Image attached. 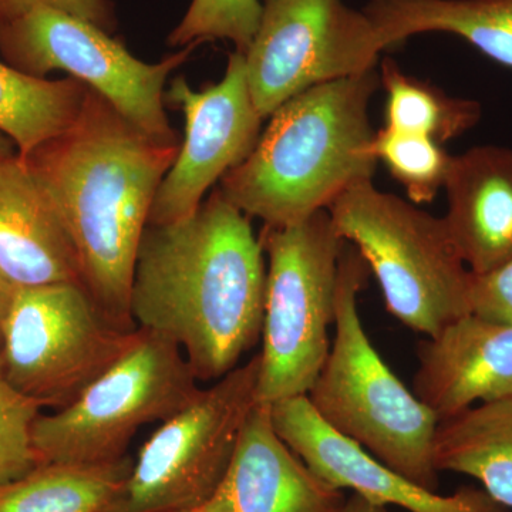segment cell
Returning <instances> with one entry per match:
<instances>
[{
	"label": "cell",
	"instance_id": "15",
	"mask_svg": "<svg viewBox=\"0 0 512 512\" xmlns=\"http://www.w3.org/2000/svg\"><path fill=\"white\" fill-rule=\"evenodd\" d=\"M413 389L439 421L512 400V326L467 315L420 343Z\"/></svg>",
	"mask_w": 512,
	"mask_h": 512
},
{
	"label": "cell",
	"instance_id": "1",
	"mask_svg": "<svg viewBox=\"0 0 512 512\" xmlns=\"http://www.w3.org/2000/svg\"><path fill=\"white\" fill-rule=\"evenodd\" d=\"M249 220L218 188L191 217L148 225L138 248L131 319L173 340L198 382L228 375L262 335L264 248Z\"/></svg>",
	"mask_w": 512,
	"mask_h": 512
},
{
	"label": "cell",
	"instance_id": "27",
	"mask_svg": "<svg viewBox=\"0 0 512 512\" xmlns=\"http://www.w3.org/2000/svg\"><path fill=\"white\" fill-rule=\"evenodd\" d=\"M39 8L69 13L109 33L117 28L116 10L110 0H0V23L10 22Z\"/></svg>",
	"mask_w": 512,
	"mask_h": 512
},
{
	"label": "cell",
	"instance_id": "6",
	"mask_svg": "<svg viewBox=\"0 0 512 512\" xmlns=\"http://www.w3.org/2000/svg\"><path fill=\"white\" fill-rule=\"evenodd\" d=\"M268 255L256 403L306 396L329 355L339 262L346 241L329 211L286 228L265 227Z\"/></svg>",
	"mask_w": 512,
	"mask_h": 512
},
{
	"label": "cell",
	"instance_id": "11",
	"mask_svg": "<svg viewBox=\"0 0 512 512\" xmlns=\"http://www.w3.org/2000/svg\"><path fill=\"white\" fill-rule=\"evenodd\" d=\"M245 53L249 92L262 119L305 90L372 72L387 49L365 10L343 0H265Z\"/></svg>",
	"mask_w": 512,
	"mask_h": 512
},
{
	"label": "cell",
	"instance_id": "3",
	"mask_svg": "<svg viewBox=\"0 0 512 512\" xmlns=\"http://www.w3.org/2000/svg\"><path fill=\"white\" fill-rule=\"evenodd\" d=\"M375 70L312 87L282 104L251 154L225 174L220 190L265 227L286 228L328 211L343 192L372 180L370 101Z\"/></svg>",
	"mask_w": 512,
	"mask_h": 512
},
{
	"label": "cell",
	"instance_id": "7",
	"mask_svg": "<svg viewBox=\"0 0 512 512\" xmlns=\"http://www.w3.org/2000/svg\"><path fill=\"white\" fill-rule=\"evenodd\" d=\"M198 383L173 340L138 329L126 355L74 402L37 416V464H101L127 456L137 431L181 412L201 392Z\"/></svg>",
	"mask_w": 512,
	"mask_h": 512
},
{
	"label": "cell",
	"instance_id": "21",
	"mask_svg": "<svg viewBox=\"0 0 512 512\" xmlns=\"http://www.w3.org/2000/svg\"><path fill=\"white\" fill-rule=\"evenodd\" d=\"M86 84L47 80L19 72L0 60V133L26 160L40 146L72 126L82 110Z\"/></svg>",
	"mask_w": 512,
	"mask_h": 512
},
{
	"label": "cell",
	"instance_id": "16",
	"mask_svg": "<svg viewBox=\"0 0 512 512\" xmlns=\"http://www.w3.org/2000/svg\"><path fill=\"white\" fill-rule=\"evenodd\" d=\"M0 276L13 288L83 285L72 239L19 154L0 157Z\"/></svg>",
	"mask_w": 512,
	"mask_h": 512
},
{
	"label": "cell",
	"instance_id": "10",
	"mask_svg": "<svg viewBox=\"0 0 512 512\" xmlns=\"http://www.w3.org/2000/svg\"><path fill=\"white\" fill-rule=\"evenodd\" d=\"M200 46L192 43L158 63L128 52L109 32L60 10L39 8L0 23V53L29 76L66 72L99 93L144 134L180 144L164 110L168 77Z\"/></svg>",
	"mask_w": 512,
	"mask_h": 512
},
{
	"label": "cell",
	"instance_id": "22",
	"mask_svg": "<svg viewBox=\"0 0 512 512\" xmlns=\"http://www.w3.org/2000/svg\"><path fill=\"white\" fill-rule=\"evenodd\" d=\"M379 74L380 86L387 94L384 127L443 144L463 136L481 119L478 101L448 96L430 83L403 73L393 60H384Z\"/></svg>",
	"mask_w": 512,
	"mask_h": 512
},
{
	"label": "cell",
	"instance_id": "2",
	"mask_svg": "<svg viewBox=\"0 0 512 512\" xmlns=\"http://www.w3.org/2000/svg\"><path fill=\"white\" fill-rule=\"evenodd\" d=\"M180 146L147 136L87 87L72 126L25 160L72 239L84 288L123 330L137 329L130 293L138 248Z\"/></svg>",
	"mask_w": 512,
	"mask_h": 512
},
{
	"label": "cell",
	"instance_id": "29",
	"mask_svg": "<svg viewBox=\"0 0 512 512\" xmlns=\"http://www.w3.org/2000/svg\"><path fill=\"white\" fill-rule=\"evenodd\" d=\"M13 288L5 279L0 276V349H2V326L5 320L6 312H8L10 301H12Z\"/></svg>",
	"mask_w": 512,
	"mask_h": 512
},
{
	"label": "cell",
	"instance_id": "19",
	"mask_svg": "<svg viewBox=\"0 0 512 512\" xmlns=\"http://www.w3.org/2000/svg\"><path fill=\"white\" fill-rule=\"evenodd\" d=\"M440 471L476 478L498 504L512 508V400L478 404L441 420L434 437Z\"/></svg>",
	"mask_w": 512,
	"mask_h": 512
},
{
	"label": "cell",
	"instance_id": "4",
	"mask_svg": "<svg viewBox=\"0 0 512 512\" xmlns=\"http://www.w3.org/2000/svg\"><path fill=\"white\" fill-rule=\"evenodd\" d=\"M367 276L365 259L346 242L339 262L335 339L306 396L330 429L413 483L437 491L434 437L440 421L367 338L357 312V295Z\"/></svg>",
	"mask_w": 512,
	"mask_h": 512
},
{
	"label": "cell",
	"instance_id": "8",
	"mask_svg": "<svg viewBox=\"0 0 512 512\" xmlns=\"http://www.w3.org/2000/svg\"><path fill=\"white\" fill-rule=\"evenodd\" d=\"M83 285L15 288L2 326L0 365L9 383L40 407L74 402L134 345Z\"/></svg>",
	"mask_w": 512,
	"mask_h": 512
},
{
	"label": "cell",
	"instance_id": "13",
	"mask_svg": "<svg viewBox=\"0 0 512 512\" xmlns=\"http://www.w3.org/2000/svg\"><path fill=\"white\" fill-rule=\"evenodd\" d=\"M271 416L276 433L313 473L370 503L394 505L407 512H508L483 488L461 487L456 493L441 495L413 483L356 441L330 429L313 410L308 396L271 404Z\"/></svg>",
	"mask_w": 512,
	"mask_h": 512
},
{
	"label": "cell",
	"instance_id": "5",
	"mask_svg": "<svg viewBox=\"0 0 512 512\" xmlns=\"http://www.w3.org/2000/svg\"><path fill=\"white\" fill-rule=\"evenodd\" d=\"M328 211L340 237L375 274L387 311L407 328L434 338L471 315V272L444 218L380 191L372 180L352 185Z\"/></svg>",
	"mask_w": 512,
	"mask_h": 512
},
{
	"label": "cell",
	"instance_id": "17",
	"mask_svg": "<svg viewBox=\"0 0 512 512\" xmlns=\"http://www.w3.org/2000/svg\"><path fill=\"white\" fill-rule=\"evenodd\" d=\"M448 232L468 271L485 274L512 258V150L471 148L453 157L446 184Z\"/></svg>",
	"mask_w": 512,
	"mask_h": 512
},
{
	"label": "cell",
	"instance_id": "28",
	"mask_svg": "<svg viewBox=\"0 0 512 512\" xmlns=\"http://www.w3.org/2000/svg\"><path fill=\"white\" fill-rule=\"evenodd\" d=\"M339 512H392L383 505L370 503L366 498L360 497L359 494L353 493L352 497L346 498L342 510Z\"/></svg>",
	"mask_w": 512,
	"mask_h": 512
},
{
	"label": "cell",
	"instance_id": "23",
	"mask_svg": "<svg viewBox=\"0 0 512 512\" xmlns=\"http://www.w3.org/2000/svg\"><path fill=\"white\" fill-rule=\"evenodd\" d=\"M372 151L406 188L414 204H426L437 197L453 160L437 141L387 127L375 133Z\"/></svg>",
	"mask_w": 512,
	"mask_h": 512
},
{
	"label": "cell",
	"instance_id": "14",
	"mask_svg": "<svg viewBox=\"0 0 512 512\" xmlns=\"http://www.w3.org/2000/svg\"><path fill=\"white\" fill-rule=\"evenodd\" d=\"M345 501L279 437L271 406L256 403L220 487L194 512H339Z\"/></svg>",
	"mask_w": 512,
	"mask_h": 512
},
{
	"label": "cell",
	"instance_id": "12",
	"mask_svg": "<svg viewBox=\"0 0 512 512\" xmlns=\"http://www.w3.org/2000/svg\"><path fill=\"white\" fill-rule=\"evenodd\" d=\"M164 101L183 111L185 136L173 167L158 188L148 225H168L197 212L212 185L254 150L262 119L247 79L245 56L229 55L221 82L195 92L184 76L171 82Z\"/></svg>",
	"mask_w": 512,
	"mask_h": 512
},
{
	"label": "cell",
	"instance_id": "24",
	"mask_svg": "<svg viewBox=\"0 0 512 512\" xmlns=\"http://www.w3.org/2000/svg\"><path fill=\"white\" fill-rule=\"evenodd\" d=\"M262 9L261 0H192L184 18L168 36V46L229 40L235 52L245 55L261 23Z\"/></svg>",
	"mask_w": 512,
	"mask_h": 512
},
{
	"label": "cell",
	"instance_id": "9",
	"mask_svg": "<svg viewBox=\"0 0 512 512\" xmlns=\"http://www.w3.org/2000/svg\"><path fill=\"white\" fill-rule=\"evenodd\" d=\"M259 355L221 377L163 421L103 512H194L227 473L256 404Z\"/></svg>",
	"mask_w": 512,
	"mask_h": 512
},
{
	"label": "cell",
	"instance_id": "25",
	"mask_svg": "<svg viewBox=\"0 0 512 512\" xmlns=\"http://www.w3.org/2000/svg\"><path fill=\"white\" fill-rule=\"evenodd\" d=\"M40 409L9 383L0 365V484L37 466L32 427Z\"/></svg>",
	"mask_w": 512,
	"mask_h": 512
},
{
	"label": "cell",
	"instance_id": "18",
	"mask_svg": "<svg viewBox=\"0 0 512 512\" xmlns=\"http://www.w3.org/2000/svg\"><path fill=\"white\" fill-rule=\"evenodd\" d=\"M363 10L386 47L420 33H450L512 69V0H370Z\"/></svg>",
	"mask_w": 512,
	"mask_h": 512
},
{
	"label": "cell",
	"instance_id": "26",
	"mask_svg": "<svg viewBox=\"0 0 512 512\" xmlns=\"http://www.w3.org/2000/svg\"><path fill=\"white\" fill-rule=\"evenodd\" d=\"M471 315L512 326V258L485 274L471 272Z\"/></svg>",
	"mask_w": 512,
	"mask_h": 512
},
{
	"label": "cell",
	"instance_id": "20",
	"mask_svg": "<svg viewBox=\"0 0 512 512\" xmlns=\"http://www.w3.org/2000/svg\"><path fill=\"white\" fill-rule=\"evenodd\" d=\"M133 463L124 456L101 464H37L0 484V512H103Z\"/></svg>",
	"mask_w": 512,
	"mask_h": 512
},
{
	"label": "cell",
	"instance_id": "30",
	"mask_svg": "<svg viewBox=\"0 0 512 512\" xmlns=\"http://www.w3.org/2000/svg\"><path fill=\"white\" fill-rule=\"evenodd\" d=\"M10 154H18V148L8 136L0 133V157L10 156Z\"/></svg>",
	"mask_w": 512,
	"mask_h": 512
}]
</instances>
